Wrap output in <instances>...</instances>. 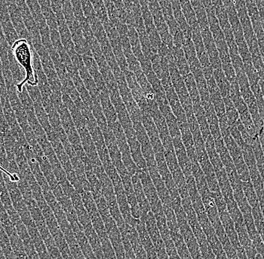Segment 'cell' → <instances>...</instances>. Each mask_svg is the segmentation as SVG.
Returning <instances> with one entry per match:
<instances>
[{"mask_svg": "<svg viewBox=\"0 0 264 259\" xmlns=\"http://www.w3.org/2000/svg\"><path fill=\"white\" fill-rule=\"evenodd\" d=\"M259 139H260V145L264 154V128L258 133Z\"/></svg>", "mask_w": 264, "mask_h": 259, "instance_id": "obj_17", "label": "cell"}, {"mask_svg": "<svg viewBox=\"0 0 264 259\" xmlns=\"http://www.w3.org/2000/svg\"><path fill=\"white\" fill-rule=\"evenodd\" d=\"M183 79H184L185 83H186L193 106L201 104V99H200V94H199L198 86H197L196 82L192 73L183 77Z\"/></svg>", "mask_w": 264, "mask_h": 259, "instance_id": "obj_14", "label": "cell"}, {"mask_svg": "<svg viewBox=\"0 0 264 259\" xmlns=\"http://www.w3.org/2000/svg\"><path fill=\"white\" fill-rule=\"evenodd\" d=\"M57 22H58V31L60 33V38H61L62 44L67 54L72 57L74 54H77V52L75 51V47H74L69 27L67 24L64 17L57 18Z\"/></svg>", "mask_w": 264, "mask_h": 259, "instance_id": "obj_9", "label": "cell"}, {"mask_svg": "<svg viewBox=\"0 0 264 259\" xmlns=\"http://www.w3.org/2000/svg\"><path fill=\"white\" fill-rule=\"evenodd\" d=\"M224 139V143L226 147L231 156L232 160L234 163L235 167L237 170L239 174V178L242 181H250L249 172H248V167L246 163L244 160L243 154H242V150L239 148V145L235 142L233 138L232 137L230 133L222 136Z\"/></svg>", "mask_w": 264, "mask_h": 259, "instance_id": "obj_2", "label": "cell"}, {"mask_svg": "<svg viewBox=\"0 0 264 259\" xmlns=\"http://www.w3.org/2000/svg\"><path fill=\"white\" fill-rule=\"evenodd\" d=\"M194 113L198 121L200 132L204 141L208 136H210V130H209V124L206 119V112L201 104L193 106Z\"/></svg>", "mask_w": 264, "mask_h": 259, "instance_id": "obj_12", "label": "cell"}, {"mask_svg": "<svg viewBox=\"0 0 264 259\" xmlns=\"http://www.w3.org/2000/svg\"><path fill=\"white\" fill-rule=\"evenodd\" d=\"M178 225L180 233L184 239L185 243H186V246H187L192 258L200 259L203 258L201 253H200L198 240L194 234L190 225L188 223V220L179 222Z\"/></svg>", "mask_w": 264, "mask_h": 259, "instance_id": "obj_4", "label": "cell"}, {"mask_svg": "<svg viewBox=\"0 0 264 259\" xmlns=\"http://www.w3.org/2000/svg\"><path fill=\"white\" fill-rule=\"evenodd\" d=\"M255 259H263V258L260 255V254L257 253V255H256Z\"/></svg>", "mask_w": 264, "mask_h": 259, "instance_id": "obj_18", "label": "cell"}, {"mask_svg": "<svg viewBox=\"0 0 264 259\" xmlns=\"http://www.w3.org/2000/svg\"><path fill=\"white\" fill-rule=\"evenodd\" d=\"M0 22H1L2 28H3L5 37H6L8 43L11 47L20 38L12 21H11L9 14L0 16Z\"/></svg>", "mask_w": 264, "mask_h": 259, "instance_id": "obj_11", "label": "cell"}, {"mask_svg": "<svg viewBox=\"0 0 264 259\" xmlns=\"http://www.w3.org/2000/svg\"><path fill=\"white\" fill-rule=\"evenodd\" d=\"M220 218H221V222H222L223 227H224V231L230 240V243L233 245V247L236 249V252L243 250V246L241 245L240 241L238 237L237 232H236V228H235L234 222L233 219L230 217L228 211L223 212L220 214Z\"/></svg>", "mask_w": 264, "mask_h": 259, "instance_id": "obj_7", "label": "cell"}, {"mask_svg": "<svg viewBox=\"0 0 264 259\" xmlns=\"http://www.w3.org/2000/svg\"><path fill=\"white\" fill-rule=\"evenodd\" d=\"M202 105H203L205 112H206V119H207L208 124H209V130H210L211 135L213 137L214 140L222 138L218 116H217L212 103L211 101L210 102H205L203 103Z\"/></svg>", "mask_w": 264, "mask_h": 259, "instance_id": "obj_10", "label": "cell"}, {"mask_svg": "<svg viewBox=\"0 0 264 259\" xmlns=\"http://www.w3.org/2000/svg\"><path fill=\"white\" fill-rule=\"evenodd\" d=\"M9 8V15H10L11 21L19 36L20 39H27L32 43V38L30 36V33L26 28L24 24V19H23L21 11L18 9L16 3H11L7 4Z\"/></svg>", "mask_w": 264, "mask_h": 259, "instance_id": "obj_6", "label": "cell"}, {"mask_svg": "<svg viewBox=\"0 0 264 259\" xmlns=\"http://www.w3.org/2000/svg\"><path fill=\"white\" fill-rule=\"evenodd\" d=\"M241 150H242L244 160H245L248 172H249L251 182H252L253 186L255 189L257 195L260 194V193L264 192V186L263 180H262L258 168H257L254 151H253L251 145H248V144H245L242 148H241Z\"/></svg>", "mask_w": 264, "mask_h": 259, "instance_id": "obj_3", "label": "cell"}, {"mask_svg": "<svg viewBox=\"0 0 264 259\" xmlns=\"http://www.w3.org/2000/svg\"><path fill=\"white\" fill-rule=\"evenodd\" d=\"M0 171H2L5 175H7L8 178H9V180L12 181V182L18 183L21 181V176H20L19 174L12 173L10 171L3 167L1 164H0Z\"/></svg>", "mask_w": 264, "mask_h": 259, "instance_id": "obj_16", "label": "cell"}, {"mask_svg": "<svg viewBox=\"0 0 264 259\" xmlns=\"http://www.w3.org/2000/svg\"><path fill=\"white\" fill-rule=\"evenodd\" d=\"M33 45L27 39H19L11 46V51L18 64L24 71L22 81L15 84L18 93L24 91L26 85L39 86V77L35 68L34 53Z\"/></svg>", "mask_w": 264, "mask_h": 259, "instance_id": "obj_1", "label": "cell"}, {"mask_svg": "<svg viewBox=\"0 0 264 259\" xmlns=\"http://www.w3.org/2000/svg\"><path fill=\"white\" fill-rule=\"evenodd\" d=\"M213 75L223 98L230 97V83L227 80L222 68L214 70Z\"/></svg>", "mask_w": 264, "mask_h": 259, "instance_id": "obj_13", "label": "cell"}, {"mask_svg": "<svg viewBox=\"0 0 264 259\" xmlns=\"http://www.w3.org/2000/svg\"><path fill=\"white\" fill-rule=\"evenodd\" d=\"M173 144H174V150H175L179 165H180L186 178H188V177L192 175V164L189 156H188L186 148L183 145L181 137L173 139Z\"/></svg>", "mask_w": 264, "mask_h": 259, "instance_id": "obj_5", "label": "cell"}, {"mask_svg": "<svg viewBox=\"0 0 264 259\" xmlns=\"http://www.w3.org/2000/svg\"><path fill=\"white\" fill-rule=\"evenodd\" d=\"M242 189H243L244 194L246 197L247 200H248L251 207L259 204L258 197H257L255 189H254L251 180L242 181Z\"/></svg>", "mask_w": 264, "mask_h": 259, "instance_id": "obj_15", "label": "cell"}, {"mask_svg": "<svg viewBox=\"0 0 264 259\" xmlns=\"http://www.w3.org/2000/svg\"><path fill=\"white\" fill-rule=\"evenodd\" d=\"M140 171V170H139ZM139 171L131 177L132 184H133L134 190H135V195L142 213V220L148 214L149 212L151 211L148 200L144 193L142 183L140 178Z\"/></svg>", "mask_w": 264, "mask_h": 259, "instance_id": "obj_8", "label": "cell"}]
</instances>
